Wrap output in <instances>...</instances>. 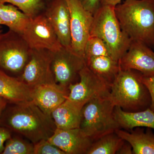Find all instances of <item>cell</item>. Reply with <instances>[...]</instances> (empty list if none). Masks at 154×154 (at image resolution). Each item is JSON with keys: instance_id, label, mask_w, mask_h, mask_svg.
Returning <instances> with one entry per match:
<instances>
[{"instance_id": "cell-1", "label": "cell", "mask_w": 154, "mask_h": 154, "mask_svg": "<svg viewBox=\"0 0 154 154\" xmlns=\"http://www.w3.org/2000/svg\"><path fill=\"white\" fill-rule=\"evenodd\" d=\"M14 105L4 111L0 118L2 125L22 135L34 144L52 135L56 127L51 116L32 102Z\"/></svg>"}, {"instance_id": "cell-2", "label": "cell", "mask_w": 154, "mask_h": 154, "mask_svg": "<svg viewBox=\"0 0 154 154\" xmlns=\"http://www.w3.org/2000/svg\"><path fill=\"white\" fill-rule=\"evenodd\" d=\"M114 10L122 29L132 41L154 46V0H125Z\"/></svg>"}, {"instance_id": "cell-3", "label": "cell", "mask_w": 154, "mask_h": 154, "mask_svg": "<svg viewBox=\"0 0 154 154\" xmlns=\"http://www.w3.org/2000/svg\"><path fill=\"white\" fill-rule=\"evenodd\" d=\"M142 75L137 71L120 69L110 86L109 95L115 106L130 112L149 108L151 96L142 81Z\"/></svg>"}, {"instance_id": "cell-4", "label": "cell", "mask_w": 154, "mask_h": 154, "mask_svg": "<svg viewBox=\"0 0 154 154\" xmlns=\"http://www.w3.org/2000/svg\"><path fill=\"white\" fill-rule=\"evenodd\" d=\"M109 95L92 99L82 109L79 128L93 142L120 129L114 115L115 105Z\"/></svg>"}, {"instance_id": "cell-5", "label": "cell", "mask_w": 154, "mask_h": 154, "mask_svg": "<svg viewBox=\"0 0 154 154\" xmlns=\"http://www.w3.org/2000/svg\"><path fill=\"white\" fill-rule=\"evenodd\" d=\"M90 36L102 39L110 50L112 58L119 61L132 40L122 30L114 7L101 5L94 15Z\"/></svg>"}, {"instance_id": "cell-6", "label": "cell", "mask_w": 154, "mask_h": 154, "mask_svg": "<svg viewBox=\"0 0 154 154\" xmlns=\"http://www.w3.org/2000/svg\"><path fill=\"white\" fill-rule=\"evenodd\" d=\"M31 52V49L21 34L10 30L0 33V70L19 76Z\"/></svg>"}, {"instance_id": "cell-7", "label": "cell", "mask_w": 154, "mask_h": 154, "mask_svg": "<svg viewBox=\"0 0 154 154\" xmlns=\"http://www.w3.org/2000/svg\"><path fill=\"white\" fill-rule=\"evenodd\" d=\"M86 65L84 57L74 52L70 47L62 46L51 52V69L55 83L68 88L79 80L80 71Z\"/></svg>"}, {"instance_id": "cell-8", "label": "cell", "mask_w": 154, "mask_h": 154, "mask_svg": "<svg viewBox=\"0 0 154 154\" xmlns=\"http://www.w3.org/2000/svg\"><path fill=\"white\" fill-rule=\"evenodd\" d=\"M110 86L96 75L87 65L80 71L79 80L68 87L67 99L83 107L92 99L110 94Z\"/></svg>"}, {"instance_id": "cell-9", "label": "cell", "mask_w": 154, "mask_h": 154, "mask_svg": "<svg viewBox=\"0 0 154 154\" xmlns=\"http://www.w3.org/2000/svg\"><path fill=\"white\" fill-rule=\"evenodd\" d=\"M68 6L70 21L71 48L85 57V46L90 36L94 15L85 8L80 0H65Z\"/></svg>"}, {"instance_id": "cell-10", "label": "cell", "mask_w": 154, "mask_h": 154, "mask_svg": "<svg viewBox=\"0 0 154 154\" xmlns=\"http://www.w3.org/2000/svg\"><path fill=\"white\" fill-rule=\"evenodd\" d=\"M22 35L31 49L54 52L62 46L44 14H38L31 19Z\"/></svg>"}, {"instance_id": "cell-11", "label": "cell", "mask_w": 154, "mask_h": 154, "mask_svg": "<svg viewBox=\"0 0 154 154\" xmlns=\"http://www.w3.org/2000/svg\"><path fill=\"white\" fill-rule=\"evenodd\" d=\"M51 51L31 49V54L18 78L30 88L55 83L51 69Z\"/></svg>"}, {"instance_id": "cell-12", "label": "cell", "mask_w": 154, "mask_h": 154, "mask_svg": "<svg viewBox=\"0 0 154 154\" xmlns=\"http://www.w3.org/2000/svg\"><path fill=\"white\" fill-rule=\"evenodd\" d=\"M119 63L122 69L134 70L145 76H154V52L142 42L131 41Z\"/></svg>"}, {"instance_id": "cell-13", "label": "cell", "mask_w": 154, "mask_h": 154, "mask_svg": "<svg viewBox=\"0 0 154 154\" xmlns=\"http://www.w3.org/2000/svg\"><path fill=\"white\" fill-rule=\"evenodd\" d=\"M44 14L62 46L71 48L69 11L65 0H52Z\"/></svg>"}, {"instance_id": "cell-14", "label": "cell", "mask_w": 154, "mask_h": 154, "mask_svg": "<svg viewBox=\"0 0 154 154\" xmlns=\"http://www.w3.org/2000/svg\"><path fill=\"white\" fill-rule=\"evenodd\" d=\"M48 140L66 154H87L93 140L79 128L56 129Z\"/></svg>"}, {"instance_id": "cell-15", "label": "cell", "mask_w": 154, "mask_h": 154, "mask_svg": "<svg viewBox=\"0 0 154 154\" xmlns=\"http://www.w3.org/2000/svg\"><path fill=\"white\" fill-rule=\"evenodd\" d=\"M69 94L68 88L56 83L40 85L32 88V102L51 116L53 111L67 99Z\"/></svg>"}, {"instance_id": "cell-16", "label": "cell", "mask_w": 154, "mask_h": 154, "mask_svg": "<svg viewBox=\"0 0 154 154\" xmlns=\"http://www.w3.org/2000/svg\"><path fill=\"white\" fill-rule=\"evenodd\" d=\"M0 97L13 104L32 102V88L0 70Z\"/></svg>"}, {"instance_id": "cell-17", "label": "cell", "mask_w": 154, "mask_h": 154, "mask_svg": "<svg viewBox=\"0 0 154 154\" xmlns=\"http://www.w3.org/2000/svg\"><path fill=\"white\" fill-rule=\"evenodd\" d=\"M128 132L118 129L115 133L132 147L133 154H154V134L151 128L146 131L141 127L135 128Z\"/></svg>"}, {"instance_id": "cell-18", "label": "cell", "mask_w": 154, "mask_h": 154, "mask_svg": "<svg viewBox=\"0 0 154 154\" xmlns=\"http://www.w3.org/2000/svg\"><path fill=\"white\" fill-rule=\"evenodd\" d=\"M114 115L120 129L130 131L136 127H146L154 129V112L149 108L130 112L115 106Z\"/></svg>"}, {"instance_id": "cell-19", "label": "cell", "mask_w": 154, "mask_h": 154, "mask_svg": "<svg viewBox=\"0 0 154 154\" xmlns=\"http://www.w3.org/2000/svg\"><path fill=\"white\" fill-rule=\"evenodd\" d=\"M82 108L67 99L51 113V118L56 128L70 129L79 128Z\"/></svg>"}, {"instance_id": "cell-20", "label": "cell", "mask_w": 154, "mask_h": 154, "mask_svg": "<svg viewBox=\"0 0 154 154\" xmlns=\"http://www.w3.org/2000/svg\"><path fill=\"white\" fill-rule=\"evenodd\" d=\"M87 66L96 75L111 86L120 71L119 61L107 56H98L85 59Z\"/></svg>"}, {"instance_id": "cell-21", "label": "cell", "mask_w": 154, "mask_h": 154, "mask_svg": "<svg viewBox=\"0 0 154 154\" xmlns=\"http://www.w3.org/2000/svg\"><path fill=\"white\" fill-rule=\"evenodd\" d=\"M0 19L3 25L22 35L31 18L11 4L0 3Z\"/></svg>"}, {"instance_id": "cell-22", "label": "cell", "mask_w": 154, "mask_h": 154, "mask_svg": "<svg viewBox=\"0 0 154 154\" xmlns=\"http://www.w3.org/2000/svg\"><path fill=\"white\" fill-rule=\"evenodd\" d=\"M125 142L115 132L108 134L93 142L87 154H116Z\"/></svg>"}, {"instance_id": "cell-23", "label": "cell", "mask_w": 154, "mask_h": 154, "mask_svg": "<svg viewBox=\"0 0 154 154\" xmlns=\"http://www.w3.org/2000/svg\"><path fill=\"white\" fill-rule=\"evenodd\" d=\"M0 3L11 4L31 19L40 14L45 8L43 0H0Z\"/></svg>"}, {"instance_id": "cell-24", "label": "cell", "mask_w": 154, "mask_h": 154, "mask_svg": "<svg viewBox=\"0 0 154 154\" xmlns=\"http://www.w3.org/2000/svg\"><path fill=\"white\" fill-rule=\"evenodd\" d=\"M2 154H34V144L19 137H11L6 142Z\"/></svg>"}, {"instance_id": "cell-25", "label": "cell", "mask_w": 154, "mask_h": 154, "mask_svg": "<svg viewBox=\"0 0 154 154\" xmlns=\"http://www.w3.org/2000/svg\"><path fill=\"white\" fill-rule=\"evenodd\" d=\"M84 52L85 59L98 56H107L112 58L107 45L102 39L97 36H90L85 46Z\"/></svg>"}, {"instance_id": "cell-26", "label": "cell", "mask_w": 154, "mask_h": 154, "mask_svg": "<svg viewBox=\"0 0 154 154\" xmlns=\"http://www.w3.org/2000/svg\"><path fill=\"white\" fill-rule=\"evenodd\" d=\"M34 154H66L48 140H42L34 144Z\"/></svg>"}, {"instance_id": "cell-27", "label": "cell", "mask_w": 154, "mask_h": 154, "mask_svg": "<svg viewBox=\"0 0 154 154\" xmlns=\"http://www.w3.org/2000/svg\"><path fill=\"white\" fill-rule=\"evenodd\" d=\"M141 80L148 89L151 99L149 108L154 112V76H145L142 75Z\"/></svg>"}, {"instance_id": "cell-28", "label": "cell", "mask_w": 154, "mask_h": 154, "mask_svg": "<svg viewBox=\"0 0 154 154\" xmlns=\"http://www.w3.org/2000/svg\"><path fill=\"white\" fill-rule=\"evenodd\" d=\"M81 3L87 11L94 15L101 7L100 0H80Z\"/></svg>"}, {"instance_id": "cell-29", "label": "cell", "mask_w": 154, "mask_h": 154, "mask_svg": "<svg viewBox=\"0 0 154 154\" xmlns=\"http://www.w3.org/2000/svg\"><path fill=\"white\" fill-rule=\"evenodd\" d=\"M11 137V130L5 127L0 126V154H2L6 142Z\"/></svg>"}, {"instance_id": "cell-30", "label": "cell", "mask_w": 154, "mask_h": 154, "mask_svg": "<svg viewBox=\"0 0 154 154\" xmlns=\"http://www.w3.org/2000/svg\"><path fill=\"white\" fill-rule=\"evenodd\" d=\"M116 154H133L132 146L130 144L125 141Z\"/></svg>"}, {"instance_id": "cell-31", "label": "cell", "mask_w": 154, "mask_h": 154, "mask_svg": "<svg viewBox=\"0 0 154 154\" xmlns=\"http://www.w3.org/2000/svg\"><path fill=\"white\" fill-rule=\"evenodd\" d=\"M101 5H107L115 8L123 0H100Z\"/></svg>"}, {"instance_id": "cell-32", "label": "cell", "mask_w": 154, "mask_h": 154, "mask_svg": "<svg viewBox=\"0 0 154 154\" xmlns=\"http://www.w3.org/2000/svg\"><path fill=\"white\" fill-rule=\"evenodd\" d=\"M8 103L6 99L0 97V118L6 109Z\"/></svg>"}, {"instance_id": "cell-33", "label": "cell", "mask_w": 154, "mask_h": 154, "mask_svg": "<svg viewBox=\"0 0 154 154\" xmlns=\"http://www.w3.org/2000/svg\"><path fill=\"white\" fill-rule=\"evenodd\" d=\"M3 25V23L2 22V20H1V19H0V25Z\"/></svg>"}, {"instance_id": "cell-34", "label": "cell", "mask_w": 154, "mask_h": 154, "mask_svg": "<svg viewBox=\"0 0 154 154\" xmlns=\"http://www.w3.org/2000/svg\"><path fill=\"white\" fill-rule=\"evenodd\" d=\"M2 27H1V25H0V33H2Z\"/></svg>"}]
</instances>
